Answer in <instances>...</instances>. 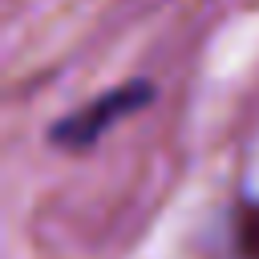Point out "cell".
Listing matches in <instances>:
<instances>
[{
  "label": "cell",
  "instance_id": "cell-1",
  "mask_svg": "<svg viewBox=\"0 0 259 259\" xmlns=\"http://www.w3.org/2000/svg\"><path fill=\"white\" fill-rule=\"evenodd\" d=\"M150 97H154V85L150 81H125V85H117V89H109V93H101V97H93L89 105H81L77 113H69V117H61V121H53V130H49V138L57 142V146H65V150H81V146H93L117 117H130L134 109H142V105H150Z\"/></svg>",
  "mask_w": 259,
  "mask_h": 259
},
{
  "label": "cell",
  "instance_id": "cell-2",
  "mask_svg": "<svg viewBox=\"0 0 259 259\" xmlns=\"http://www.w3.org/2000/svg\"><path fill=\"white\" fill-rule=\"evenodd\" d=\"M239 247H243V259H259V202H247V206H243Z\"/></svg>",
  "mask_w": 259,
  "mask_h": 259
}]
</instances>
